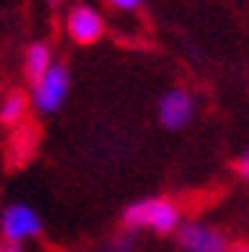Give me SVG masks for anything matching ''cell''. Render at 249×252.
Returning a JSON list of instances; mask_svg holds the SVG:
<instances>
[{"label":"cell","mask_w":249,"mask_h":252,"mask_svg":"<svg viewBox=\"0 0 249 252\" xmlns=\"http://www.w3.org/2000/svg\"><path fill=\"white\" fill-rule=\"evenodd\" d=\"M66 33L74 44H96L104 36V17L93 6L80 3L66 14Z\"/></svg>","instance_id":"cell-5"},{"label":"cell","mask_w":249,"mask_h":252,"mask_svg":"<svg viewBox=\"0 0 249 252\" xmlns=\"http://www.w3.org/2000/svg\"><path fill=\"white\" fill-rule=\"evenodd\" d=\"M134 250H137V241H134L131 230H126V233L115 236V239H112L110 244L104 247V252H134Z\"/></svg>","instance_id":"cell-9"},{"label":"cell","mask_w":249,"mask_h":252,"mask_svg":"<svg viewBox=\"0 0 249 252\" xmlns=\"http://www.w3.org/2000/svg\"><path fill=\"white\" fill-rule=\"evenodd\" d=\"M159 121L164 129H184L194 115V96L184 88H173L159 99Z\"/></svg>","instance_id":"cell-6"},{"label":"cell","mask_w":249,"mask_h":252,"mask_svg":"<svg viewBox=\"0 0 249 252\" xmlns=\"http://www.w3.org/2000/svg\"><path fill=\"white\" fill-rule=\"evenodd\" d=\"M47 3H52V6H55V3H61V0H47Z\"/></svg>","instance_id":"cell-14"},{"label":"cell","mask_w":249,"mask_h":252,"mask_svg":"<svg viewBox=\"0 0 249 252\" xmlns=\"http://www.w3.org/2000/svg\"><path fill=\"white\" fill-rule=\"evenodd\" d=\"M28 107H31V99H28L22 91H11L6 99L0 101V124L3 126H17L19 121L28 115Z\"/></svg>","instance_id":"cell-8"},{"label":"cell","mask_w":249,"mask_h":252,"mask_svg":"<svg viewBox=\"0 0 249 252\" xmlns=\"http://www.w3.org/2000/svg\"><path fill=\"white\" fill-rule=\"evenodd\" d=\"M238 176H241V178H249V148L241 154V159H238Z\"/></svg>","instance_id":"cell-11"},{"label":"cell","mask_w":249,"mask_h":252,"mask_svg":"<svg viewBox=\"0 0 249 252\" xmlns=\"http://www.w3.org/2000/svg\"><path fill=\"white\" fill-rule=\"evenodd\" d=\"M55 58H52V47L47 41H33L31 47L25 50V77L31 82H36L44 71L50 69Z\"/></svg>","instance_id":"cell-7"},{"label":"cell","mask_w":249,"mask_h":252,"mask_svg":"<svg viewBox=\"0 0 249 252\" xmlns=\"http://www.w3.org/2000/svg\"><path fill=\"white\" fill-rule=\"evenodd\" d=\"M0 252H22V244H8V241H0Z\"/></svg>","instance_id":"cell-12"},{"label":"cell","mask_w":249,"mask_h":252,"mask_svg":"<svg viewBox=\"0 0 249 252\" xmlns=\"http://www.w3.org/2000/svg\"><path fill=\"white\" fill-rule=\"evenodd\" d=\"M41 217L28 203H8L0 211V239L8 244H25L41 233Z\"/></svg>","instance_id":"cell-3"},{"label":"cell","mask_w":249,"mask_h":252,"mask_svg":"<svg viewBox=\"0 0 249 252\" xmlns=\"http://www.w3.org/2000/svg\"><path fill=\"white\" fill-rule=\"evenodd\" d=\"M112 8H118V11H137L143 6L145 0H107Z\"/></svg>","instance_id":"cell-10"},{"label":"cell","mask_w":249,"mask_h":252,"mask_svg":"<svg viewBox=\"0 0 249 252\" xmlns=\"http://www.w3.org/2000/svg\"><path fill=\"white\" fill-rule=\"evenodd\" d=\"M124 225L129 230H154V233H175L181 227V208L170 197H145L126 206Z\"/></svg>","instance_id":"cell-1"},{"label":"cell","mask_w":249,"mask_h":252,"mask_svg":"<svg viewBox=\"0 0 249 252\" xmlns=\"http://www.w3.org/2000/svg\"><path fill=\"white\" fill-rule=\"evenodd\" d=\"M175 233L181 252H227V239L222 236V230L206 222H187Z\"/></svg>","instance_id":"cell-4"},{"label":"cell","mask_w":249,"mask_h":252,"mask_svg":"<svg viewBox=\"0 0 249 252\" xmlns=\"http://www.w3.org/2000/svg\"><path fill=\"white\" fill-rule=\"evenodd\" d=\"M71 91V71L66 63L55 61L50 69L44 71L31 85V107L38 115H52L63 107V101Z\"/></svg>","instance_id":"cell-2"},{"label":"cell","mask_w":249,"mask_h":252,"mask_svg":"<svg viewBox=\"0 0 249 252\" xmlns=\"http://www.w3.org/2000/svg\"><path fill=\"white\" fill-rule=\"evenodd\" d=\"M227 252H249L247 244H238V247H227Z\"/></svg>","instance_id":"cell-13"}]
</instances>
